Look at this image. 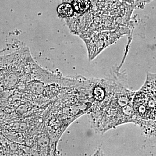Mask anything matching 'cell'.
I'll list each match as a JSON object with an SVG mask.
<instances>
[{"mask_svg": "<svg viewBox=\"0 0 156 156\" xmlns=\"http://www.w3.org/2000/svg\"><path fill=\"white\" fill-rule=\"evenodd\" d=\"M57 12L59 17L62 18L72 17L74 13L72 5L67 3L59 5L57 8Z\"/></svg>", "mask_w": 156, "mask_h": 156, "instance_id": "6da1fadb", "label": "cell"}, {"mask_svg": "<svg viewBox=\"0 0 156 156\" xmlns=\"http://www.w3.org/2000/svg\"><path fill=\"white\" fill-rule=\"evenodd\" d=\"M72 5L74 12L83 14L89 10L91 3L89 0H74Z\"/></svg>", "mask_w": 156, "mask_h": 156, "instance_id": "7a4b0ae2", "label": "cell"}]
</instances>
